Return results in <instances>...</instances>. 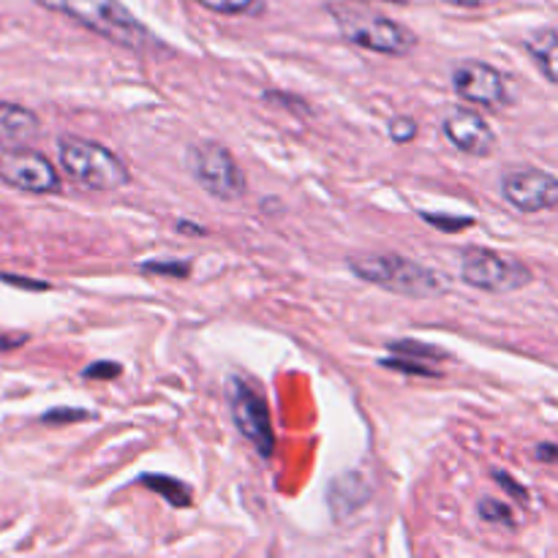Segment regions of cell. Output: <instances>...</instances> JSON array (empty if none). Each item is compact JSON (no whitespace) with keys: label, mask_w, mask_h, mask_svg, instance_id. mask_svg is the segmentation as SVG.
I'll return each instance as SVG.
<instances>
[{"label":"cell","mask_w":558,"mask_h":558,"mask_svg":"<svg viewBox=\"0 0 558 558\" xmlns=\"http://www.w3.org/2000/svg\"><path fill=\"white\" fill-rule=\"evenodd\" d=\"M347 267L360 281L374 283L385 292L403 294V298L428 300L450 289L441 272L401 254H354L347 259Z\"/></svg>","instance_id":"obj_1"},{"label":"cell","mask_w":558,"mask_h":558,"mask_svg":"<svg viewBox=\"0 0 558 558\" xmlns=\"http://www.w3.org/2000/svg\"><path fill=\"white\" fill-rule=\"evenodd\" d=\"M33 3L80 22L82 27L118 47L142 52L153 44L150 31L120 0H33Z\"/></svg>","instance_id":"obj_2"},{"label":"cell","mask_w":558,"mask_h":558,"mask_svg":"<svg viewBox=\"0 0 558 558\" xmlns=\"http://www.w3.org/2000/svg\"><path fill=\"white\" fill-rule=\"evenodd\" d=\"M58 158L63 172L85 191H118L131 183L129 167L101 142L60 136Z\"/></svg>","instance_id":"obj_3"},{"label":"cell","mask_w":558,"mask_h":558,"mask_svg":"<svg viewBox=\"0 0 558 558\" xmlns=\"http://www.w3.org/2000/svg\"><path fill=\"white\" fill-rule=\"evenodd\" d=\"M327 11L336 22L338 33L360 49L387 54V58H403V54L417 47V36L392 16L360 11L352 9V5H327Z\"/></svg>","instance_id":"obj_4"},{"label":"cell","mask_w":558,"mask_h":558,"mask_svg":"<svg viewBox=\"0 0 558 558\" xmlns=\"http://www.w3.org/2000/svg\"><path fill=\"white\" fill-rule=\"evenodd\" d=\"M185 167H189L191 178L205 189V194L221 202L243 199L245 191H248L243 167L234 161L229 147L216 140L191 142L189 150H185Z\"/></svg>","instance_id":"obj_5"},{"label":"cell","mask_w":558,"mask_h":558,"mask_svg":"<svg viewBox=\"0 0 558 558\" xmlns=\"http://www.w3.org/2000/svg\"><path fill=\"white\" fill-rule=\"evenodd\" d=\"M461 281L488 294H512L534 281L526 262L494 248H469L461 254Z\"/></svg>","instance_id":"obj_6"},{"label":"cell","mask_w":558,"mask_h":558,"mask_svg":"<svg viewBox=\"0 0 558 558\" xmlns=\"http://www.w3.org/2000/svg\"><path fill=\"white\" fill-rule=\"evenodd\" d=\"M227 401L234 425L243 434V439L251 441L262 458H270L272 450H276V434H272L270 409H267L265 396L256 390L254 381L240 374L229 376Z\"/></svg>","instance_id":"obj_7"},{"label":"cell","mask_w":558,"mask_h":558,"mask_svg":"<svg viewBox=\"0 0 558 558\" xmlns=\"http://www.w3.org/2000/svg\"><path fill=\"white\" fill-rule=\"evenodd\" d=\"M501 196L521 213L558 207V178L537 167H512L501 174Z\"/></svg>","instance_id":"obj_8"},{"label":"cell","mask_w":558,"mask_h":558,"mask_svg":"<svg viewBox=\"0 0 558 558\" xmlns=\"http://www.w3.org/2000/svg\"><path fill=\"white\" fill-rule=\"evenodd\" d=\"M452 90L474 107L501 109L510 104V85L505 74L483 60H461L452 69Z\"/></svg>","instance_id":"obj_9"},{"label":"cell","mask_w":558,"mask_h":558,"mask_svg":"<svg viewBox=\"0 0 558 558\" xmlns=\"http://www.w3.org/2000/svg\"><path fill=\"white\" fill-rule=\"evenodd\" d=\"M0 180L25 194H58L60 191V174L52 161L27 147L0 153Z\"/></svg>","instance_id":"obj_10"},{"label":"cell","mask_w":558,"mask_h":558,"mask_svg":"<svg viewBox=\"0 0 558 558\" xmlns=\"http://www.w3.org/2000/svg\"><path fill=\"white\" fill-rule=\"evenodd\" d=\"M441 131L450 140V145H456V150L466 153V156H490L496 147V134L490 129L488 120L480 112L466 107H456L445 114L441 120Z\"/></svg>","instance_id":"obj_11"},{"label":"cell","mask_w":558,"mask_h":558,"mask_svg":"<svg viewBox=\"0 0 558 558\" xmlns=\"http://www.w3.org/2000/svg\"><path fill=\"white\" fill-rule=\"evenodd\" d=\"M41 131L38 114L14 101H0V150H22Z\"/></svg>","instance_id":"obj_12"},{"label":"cell","mask_w":558,"mask_h":558,"mask_svg":"<svg viewBox=\"0 0 558 558\" xmlns=\"http://www.w3.org/2000/svg\"><path fill=\"white\" fill-rule=\"evenodd\" d=\"M526 52L543 71L545 80L558 85V27H543L526 38Z\"/></svg>","instance_id":"obj_13"},{"label":"cell","mask_w":558,"mask_h":558,"mask_svg":"<svg viewBox=\"0 0 558 558\" xmlns=\"http://www.w3.org/2000/svg\"><path fill=\"white\" fill-rule=\"evenodd\" d=\"M352 494H371L368 483H365V480L360 477L357 472L343 474V477H338L336 483H332V488H330V505H336V501L343 499V505H338L336 510H332L338 518L349 515V512H354V510H360V507H363L357 499H352Z\"/></svg>","instance_id":"obj_14"},{"label":"cell","mask_w":558,"mask_h":558,"mask_svg":"<svg viewBox=\"0 0 558 558\" xmlns=\"http://www.w3.org/2000/svg\"><path fill=\"white\" fill-rule=\"evenodd\" d=\"M140 485L150 488L153 494L163 496V499H167L172 507H189L191 505V488L189 485L180 483V480L156 477V474H150V477H142Z\"/></svg>","instance_id":"obj_15"},{"label":"cell","mask_w":558,"mask_h":558,"mask_svg":"<svg viewBox=\"0 0 558 558\" xmlns=\"http://www.w3.org/2000/svg\"><path fill=\"white\" fill-rule=\"evenodd\" d=\"M196 3L227 16H259L265 11V0H196Z\"/></svg>","instance_id":"obj_16"},{"label":"cell","mask_w":558,"mask_h":558,"mask_svg":"<svg viewBox=\"0 0 558 558\" xmlns=\"http://www.w3.org/2000/svg\"><path fill=\"white\" fill-rule=\"evenodd\" d=\"M390 349L396 354H407V357H417V360H425V363H436V360H447V352H441V349L436 347H428V343H420V341H392Z\"/></svg>","instance_id":"obj_17"},{"label":"cell","mask_w":558,"mask_h":558,"mask_svg":"<svg viewBox=\"0 0 558 558\" xmlns=\"http://www.w3.org/2000/svg\"><path fill=\"white\" fill-rule=\"evenodd\" d=\"M381 365L385 368H392V371H401V374H409V376H439V371L434 368L430 363H425V360H417V357H407V354H401V357H387L381 360Z\"/></svg>","instance_id":"obj_18"},{"label":"cell","mask_w":558,"mask_h":558,"mask_svg":"<svg viewBox=\"0 0 558 558\" xmlns=\"http://www.w3.org/2000/svg\"><path fill=\"white\" fill-rule=\"evenodd\" d=\"M477 515L483 518L485 523H501V526H512V523H515L510 507L501 505V501L496 499H480Z\"/></svg>","instance_id":"obj_19"},{"label":"cell","mask_w":558,"mask_h":558,"mask_svg":"<svg viewBox=\"0 0 558 558\" xmlns=\"http://www.w3.org/2000/svg\"><path fill=\"white\" fill-rule=\"evenodd\" d=\"M387 131H390V140L396 145H409L417 136V120L407 118V114H396L390 120V125H387Z\"/></svg>","instance_id":"obj_20"},{"label":"cell","mask_w":558,"mask_h":558,"mask_svg":"<svg viewBox=\"0 0 558 558\" xmlns=\"http://www.w3.org/2000/svg\"><path fill=\"white\" fill-rule=\"evenodd\" d=\"M120 374H123V368H120V363H112V360H98V363L87 365V368L82 371V376L93 381H112L118 379Z\"/></svg>","instance_id":"obj_21"},{"label":"cell","mask_w":558,"mask_h":558,"mask_svg":"<svg viewBox=\"0 0 558 558\" xmlns=\"http://www.w3.org/2000/svg\"><path fill=\"white\" fill-rule=\"evenodd\" d=\"M90 412H82V409H52V412L41 414L44 425H69V423H82V420H90Z\"/></svg>","instance_id":"obj_22"},{"label":"cell","mask_w":558,"mask_h":558,"mask_svg":"<svg viewBox=\"0 0 558 558\" xmlns=\"http://www.w3.org/2000/svg\"><path fill=\"white\" fill-rule=\"evenodd\" d=\"M423 221H428L430 227H436L439 232H461V229H469L474 223V218H447V216H428V213H423Z\"/></svg>","instance_id":"obj_23"},{"label":"cell","mask_w":558,"mask_h":558,"mask_svg":"<svg viewBox=\"0 0 558 558\" xmlns=\"http://www.w3.org/2000/svg\"><path fill=\"white\" fill-rule=\"evenodd\" d=\"M265 101H267V104H278V107H283V109H292V112H298V114L311 112V107H308V104H305V98L289 96V93L267 90V93H265Z\"/></svg>","instance_id":"obj_24"},{"label":"cell","mask_w":558,"mask_h":558,"mask_svg":"<svg viewBox=\"0 0 558 558\" xmlns=\"http://www.w3.org/2000/svg\"><path fill=\"white\" fill-rule=\"evenodd\" d=\"M145 272H163V276H174V278H185L191 272L189 262H147L142 265Z\"/></svg>","instance_id":"obj_25"},{"label":"cell","mask_w":558,"mask_h":558,"mask_svg":"<svg viewBox=\"0 0 558 558\" xmlns=\"http://www.w3.org/2000/svg\"><path fill=\"white\" fill-rule=\"evenodd\" d=\"M494 480H496V483H499L501 488H505L510 496H515V499H521V501H529V490L523 488V485H518L515 480H512L507 472H494Z\"/></svg>","instance_id":"obj_26"},{"label":"cell","mask_w":558,"mask_h":558,"mask_svg":"<svg viewBox=\"0 0 558 558\" xmlns=\"http://www.w3.org/2000/svg\"><path fill=\"white\" fill-rule=\"evenodd\" d=\"M0 281H3V283H11V287H22V289H38V292H44V289H49V283H44V281H31V278H16V276H5V272H0Z\"/></svg>","instance_id":"obj_27"},{"label":"cell","mask_w":558,"mask_h":558,"mask_svg":"<svg viewBox=\"0 0 558 558\" xmlns=\"http://www.w3.org/2000/svg\"><path fill=\"white\" fill-rule=\"evenodd\" d=\"M27 343V336H0V352H11Z\"/></svg>","instance_id":"obj_28"},{"label":"cell","mask_w":558,"mask_h":558,"mask_svg":"<svg viewBox=\"0 0 558 558\" xmlns=\"http://www.w3.org/2000/svg\"><path fill=\"white\" fill-rule=\"evenodd\" d=\"M537 458L539 461H550L558 463V447L556 445H539L537 447Z\"/></svg>","instance_id":"obj_29"},{"label":"cell","mask_w":558,"mask_h":558,"mask_svg":"<svg viewBox=\"0 0 558 558\" xmlns=\"http://www.w3.org/2000/svg\"><path fill=\"white\" fill-rule=\"evenodd\" d=\"M178 232H183V234H196V238H205L207 229H205V227H199V223L180 221V223H178Z\"/></svg>","instance_id":"obj_30"},{"label":"cell","mask_w":558,"mask_h":558,"mask_svg":"<svg viewBox=\"0 0 558 558\" xmlns=\"http://www.w3.org/2000/svg\"><path fill=\"white\" fill-rule=\"evenodd\" d=\"M445 3L461 5V9H483V5H488L490 0H445Z\"/></svg>","instance_id":"obj_31"},{"label":"cell","mask_w":558,"mask_h":558,"mask_svg":"<svg viewBox=\"0 0 558 558\" xmlns=\"http://www.w3.org/2000/svg\"><path fill=\"white\" fill-rule=\"evenodd\" d=\"M390 3H403V0H390Z\"/></svg>","instance_id":"obj_32"}]
</instances>
